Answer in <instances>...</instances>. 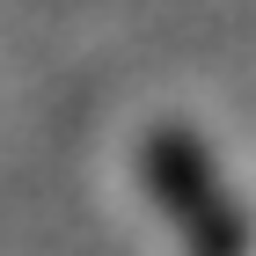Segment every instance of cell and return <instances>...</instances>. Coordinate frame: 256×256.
I'll return each mask as SVG.
<instances>
[{
	"label": "cell",
	"instance_id": "obj_1",
	"mask_svg": "<svg viewBox=\"0 0 256 256\" xmlns=\"http://www.w3.org/2000/svg\"><path fill=\"white\" fill-rule=\"evenodd\" d=\"M139 168H146V190L168 220H176V234L190 256H242L249 249V227H242V205L227 198L220 183L212 154L198 146L190 132H146L139 139Z\"/></svg>",
	"mask_w": 256,
	"mask_h": 256
}]
</instances>
